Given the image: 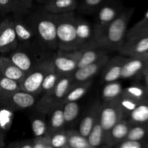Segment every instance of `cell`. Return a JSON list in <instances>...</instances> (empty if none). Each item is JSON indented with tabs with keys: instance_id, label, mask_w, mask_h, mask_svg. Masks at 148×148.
I'll return each mask as SVG.
<instances>
[{
	"instance_id": "6da1fadb",
	"label": "cell",
	"mask_w": 148,
	"mask_h": 148,
	"mask_svg": "<svg viewBox=\"0 0 148 148\" xmlns=\"http://www.w3.org/2000/svg\"><path fill=\"white\" fill-rule=\"evenodd\" d=\"M134 12V8L123 10L97 39L94 46L106 51H119L125 39L128 24Z\"/></svg>"
},
{
	"instance_id": "7a4b0ae2",
	"label": "cell",
	"mask_w": 148,
	"mask_h": 148,
	"mask_svg": "<svg viewBox=\"0 0 148 148\" xmlns=\"http://www.w3.org/2000/svg\"><path fill=\"white\" fill-rule=\"evenodd\" d=\"M56 35L59 50H77L76 17L73 12L55 14Z\"/></svg>"
},
{
	"instance_id": "3957f363",
	"label": "cell",
	"mask_w": 148,
	"mask_h": 148,
	"mask_svg": "<svg viewBox=\"0 0 148 148\" xmlns=\"http://www.w3.org/2000/svg\"><path fill=\"white\" fill-rule=\"evenodd\" d=\"M72 85V75H62L54 88L50 92L43 94L36 104V110L39 113L47 114L53 106L62 103Z\"/></svg>"
},
{
	"instance_id": "277c9868",
	"label": "cell",
	"mask_w": 148,
	"mask_h": 148,
	"mask_svg": "<svg viewBox=\"0 0 148 148\" xmlns=\"http://www.w3.org/2000/svg\"><path fill=\"white\" fill-rule=\"evenodd\" d=\"M53 66L52 59H45L38 63L19 82L21 90L34 95L40 93L42 82L49 71Z\"/></svg>"
},
{
	"instance_id": "5b68a950",
	"label": "cell",
	"mask_w": 148,
	"mask_h": 148,
	"mask_svg": "<svg viewBox=\"0 0 148 148\" xmlns=\"http://www.w3.org/2000/svg\"><path fill=\"white\" fill-rule=\"evenodd\" d=\"M35 30L40 40L51 49L58 48L56 20L55 14L48 13L37 17Z\"/></svg>"
},
{
	"instance_id": "8992f818",
	"label": "cell",
	"mask_w": 148,
	"mask_h": 148,
	"mask_svg": "<svg viewBox=\"0 0 148 148\" xmlns=\"http://www.w3.org/2000/svg\"><path fill=\"white\" fill-rule=\"evenodd\" d=\"M122 10V8L118 3L108 0L99 7L97 10L98 14L96 21L93 25L94 44L97 39L103 33L110 23L121 12Z\"/></svg>"
},
{
	"instance_id": "52a82bcc",
	"label": "cell",
	"mask_w": 148,
	"mask_h": 148,
	"mask_svg": "<svg viewBox=\"0 0 148 148\" xmlns=\"http://www.w3.org/2000/svg\"><path fill=\"white\" fill-rule=\"evenodd\" d=\"M125 118L118 103L114 101H104L101 104L99 119L106 134L119 121Z\"/></svg>"
},
{
	"instance_id": "ba28073f",
	"label": "cell",
	"mask_w": 148,
	"mask_h": 148,
	"mask_svg": "<svg viewBox=\"0 0 148 148\" xmlns=\"http://www.w3.org/2000/svg\"><path fill=\"white\" fill-rule=\"evenodd\" d=\"M81 53L80 50H59L52 59L55 69L62 75H72L77 67Z\"/></svg>"
},
{
	"instance_id": "9c48e42d",
	"label": "cell",
	"mask_w": 148,
	"mask_h": 148,
	"mask_svg": "<svg viewBox=\"0 0 148 148\" xmlns=\"http://www.w3.org/2000/svg\"><path fill=\"white\" fill-rule=\"evenodd\" d=\"M36 103V95L23 90L0 95V104L11 110L29 108Z\"/></svg>"
},
{
	"instance_id": "30bf717a",
	"label": "cell",
	"mask_w": 148,
	"mask_h": 148,
	"mask_svg": "<svg viewBox=\"0 0 148 148\" xmlns=\"http://www.w3.org/2000/svg\"><path fill=\"white\" fill-rule=\"evenodd\" d=\"M148 69V53L126 57L122 66L121 79H130L141 77Z\"/></svg>"
},
{
	"instance_id": "8fae6325",
	"label": "cell",
	"mask_w": 148,
	"mask_h": 148,
	"mask_svg": "<svg viewBox=\"0 0 148 148\" xmlns=\"http://www.w3.org/2000/svg\"><path fill=\"white\" fill-rule=\"evenodd\" d=\"M118 51L124 56L147 54L148 53V34L125 38Z\"/></svg>"
},
{
	"instance_id": "7c38bea8",
	"label": "cell",
	"mask_w": 148,
	"mask_h": 148,
	"mask_svg": "<svg viewBox=\"0 0 148 148\" xmlns=\"http://www.w3.org/2000/svg\"><path fill=\"white\" fill-rule=\"evenodd\" d=\"M17 38L12 19L7 18L0 23V52L13 51L17 46Z\"/></svg>"
},
{
	"instance_id": "4fadbf2b",
	"label": "cell",
	"mask_w": 148,
	"mask_h": 148,
	"mask_svg": "<svg viewBox=\"0 0 148 148\" xmlns=\"http://www.w3.org/2000/svg\"><path fill=\"white\" fill-rule=\"evenodd\" d=\"M109 60V56L106 54L95 62L81 68H77L72 75V83L77 84L90 80L98 73Z\"/></svg>"
},
{
	"instance_id": "5bb4252c",
	"label": "cell",
	"mask_w": 148,
	"mask_h": 148,
	"mask_svg": "<svg viewBox=\"0 0 148 148\" xmlns=\"http://www.w3.org/2000/svg\"><path fill=\"white\" fill-rule=\"evenodd\" d=\"M77 50L94 47L93 25L81 18H76Z\"/></svg>"
},
{
	"instance_id": "9a60e30c",
	"label": "cell",
	"mask_w": 148,
	"mask_h": 148,
	"mask_svg": "<svg viewBox=\"0 0 148 148\" xmlns=\"http://www.w3.org/2000/svg\"><path fill=\"white\" fill-rule=\"evenodd\" d=\"M132 124L125 118L119 121L106 133L104 145L114 147L126 138Z\"/></svg>"
},
{
	"instance_id": "2e32d148",
	"label": "cell",
	"mask_w": 148,
	"mask_h": 148,
	"mask_svg": "<svg viewBox=\"0 0 148 148\" xmlns=\"http://www.w3.org/2000/svg\"><path fill=\"white\" fill-rule=\"evenodd\" d=\"M125 59L126 56L121 54L111 59H109L103 68L101 77L104 82L116 81L119 79H121V69Z\"/></svg>"
},
{
	"instance_id": "e0dca14e",
	"label": "cell",
	"mask_w": 148,
	"mask_h": 148,
	"mask_svg": "<svg viewBox=\"0 0 148 148\" xmlns=\"http://www.w3.org/2000/svg\"><path fill=\"white\" fill-rule=\"evenodd\" d=\"M33 7V0H0V10L15 17L27 14Z\"/></svg>"
},
{
	"instance_id": "ac0fdd59",
	"label": "cell",
	"mask_w": 148,
	"mask_h": 148,
	"mask_svg": "<svg viewBox=\"0 0 148 148\" xmlns=\"http://www.w3.org/2000/svg\"><path fill=\"white\" fill-rule=\"evenodd\" d=\"M0 72L2 76L13 80L20 82L25 76L26 73L17 67L10 57L0 56Z\"/></svg>"
},
{
	"instance_id": "d6986e66",
	"label": "cell",
	"mask_w": 148,
	"mask_h": 148,
	"mask_svg": "<svg viewBox=\"0 0 148 148\" xmlns=\"http://www.w3.org/2000/svg\"><path fill=\"white\" fill-rule=\"evenodd\" d=\"M77 6V0H49L44 4V9L52 14H62L74 12Z\"/></svg>"
},
{
	"instance_id": "ffe728a7",
	"label": "cell",
	"mask_w": 148,
	"mask_h": 148,
	"mask_svg": "<svg viewBox=\"0 0 148 148\" xmlns=\"http://www.w3.org/2000/svg\"><path fill=\"white\" fill-rule=\"evenodd\" d=\"M101 103H95L90 107L85 116L82 118L79 124V132L84 137H88V134L90 132L95 121L98 116L101 108Z\"/></svg>"
},
{
	"instance_id": "44dd1931",
	"label": "cell",
	"mask_w": 148,
	"mask_h": 148,
	"mask_svg": "<svg viewBox=\"0 0 148 148\" xmlns=\"http://www.w3.org/2000/svg\"><path fill=\"white\" fill-rule=\"evenodd\" d=\"M47 114H49V122L48 124L49 132L64 129L66 123L64 116L63 103H60L53 106Z\"/></svg>"
},
{
	"instance_id": "7402d4cb",
	"label": "cell",
	"mask_w": 148,
	"mask_h": 148,
	"mask_svg": "<svg viewBox=\"0 0 148 148\" xmlns=\"http://www.w3.org/2000/svg\"><path fill=\"white\" fill-rule=\"evenodd\" d=\"M10 59L17 67L25 73L30 72L37 64H35L34 62L28 53L21 50L13 51L12 53L10 54Z\"/></svg>"
},
{
	"instance_id": "603a6c76",
	"label": "cell",
	"mask_w": 148,
	"mask_h": 148,
	"mask_svg": "<svg viewBox=\"0 0 148 148\" xmlns=\"http://www.w3.org/2000/svg\"><path fill=\"white\" fill-rule=\"evenodd\" d=\"M107 54L106 50L98 47H90L82 50V53L77 63V68L83 67L95 62L104 55Z\"/></svg>"
},
{
	"instance_id": "cb8c5ba5",
	"label": "cell",
	"mask_w": 148,
	"mask_h": 148,
	"mask_svg": "<svg viewBox=\"0 0 148 148\" xmlns=\"http://www.w3.org/2000/svg\"><path fill=\"white\" fill-rule=\"evenodd\" d=\"M91 84H92V79L72 85L64 98L62 103H65L70 101H77L88 92V90L90 88Z\"/></svg>"
},
{
	"instance_id": "d4e9b609",
	"label": "cell",
	"mask_w": 148,
	"mask_h": 148,
	"mask_svg": "<svg viewBox=\"0 0 148 148\" xmlns=\"http://www.w3.org/2000/svg\"><path fill=\"white\" fill-rule=\"evenodd\" d=\"M88 140L92 148L98 147L104 145L106 138V133L101 126L99 119V114L88 136Z\"/></svg>"
},
{
	"instance_id": "484cf974",
	"label": "cell",
	"mask_w": 148,
	"mask_h": 148,
	"mask_svg": "<svg viewBox=\"0 0 148 148\" xmlns=\"http://www.w3.org/2000/svg\"><path fill=\"white\" fill-rule=\"evenodd\" d=\"M129 118L130 124H147L148 122V100L140 103L130 114Z\"/></svg>"
},
{
	"instance_id": "4316f807",
	"label": "cell",
	"mask_w": 148,
	"mask_h": 148,
	"mask_svg": "<svg viewBox=\"0 0 148 148\" xmlns=\"http://www.w3.org/2000/svg\"><path fill=\"white\" fill-rule=\"evenodd\" d=\"M122 91V85L118 80L106 82L101 92L102 98L104 101H117L121 96Z\"/></svg>"
},
{
	"instance_id": "83f0119b",
	"label": "cell",
	"mask_w": 148,
	"mask_h": 148,
	"mask_svg": "<svg viewBox=\"0 0 148 148\" xmlns=\"http://www.w3.org/2000/svg\"><path fill=\"white\" fill-rule=\"evenodd\" d=\"M13 21L17 40L21 42H28L33 39L34 32L26 23L20 20L19 17H15Z\"/></svg>"
},
{
	"instance_id": "f1b7e54d",
	"label": "cell",
	"mask_w": 148,
	"mask_h": 148,
	"mask_svg": "<svg viewBox=\"0 0 148 148\" xmlns=\"http://www.w3.org/2000/svg\"><path fill=\"white\" fill-rule=\"evenodd\" d=\"M121 95H125L141 103L148 100V90L146 86L133 85L126 88H123Z\"/></svg>"
},
{
	"instance_id": "f546056e",
	"label": "cell",
	"mask_w": 148,
	"mask_h": 148,
	"mask_svg": "<svg viewBox=\"0 0 148 148\" xmlns=\"http://www.w3.org/2000/svg\"><path fill=\"white\" fill-rule=\"evenodd\" d=\"M68 148H92L88 138L76 130H66Z\"/></svg>"
},
{
	"instance_id": "4dcf8cb0",
	"label": "cell",
	"mask_w": 148,
	"mask_h": 148,
	"mask_svg": "<svg viewBox=\"0 0 148 148\" xmlns=\"http://www.w3.org/2000/svg\"><path fill=\"white\" fill-rule=\"evenodd\" d=\"M62 76V75H61V74L55 69L54 66H53V67L49 71L47 75L45 77L43 82H42L40 93L42 92V93L45 94L50 92V91L54 88V86L56 85V83H57L58 81H59V79H60V77Z\"/></svg>"
},
{
	"instance_id": "1f68e13d",
	"label": "cell",
	"mask_w": 148,
	"mask_h": 148,
	"mask_svg": "<svg viewBox=\"0 0 148 148\" xmlns=\"http://www.w3.org/2000/svg\"><path fill=\"white\" fill-rule=\"evenodd\" d=\"M50 140L52 148H68L67 134L64 129L50 132Z\"/></svg>"
},
{
	"instance_id": "d6a6232c",
	"label": "cell",
	"mask_w": 148,
	"mask_h": 148,
	"mask_svg": "<svg viewBox=\"0 0 148 148\" xmlns=\"http://www.w3.org/2000/svg\"><path fill=\"white\" fill-rule=\"evenodd\" d=\"M79 113V106L77 101H70L64 103V116L66 124L75 121Z\"/></svg>"
},
{
	"instance_id": "836d02e7",
	"label": "cell",
	"mask_w": 148,
	"mask_h": 148,
	"mask_svg": "<svg viewBox=\"0 0 148 148\" xmlns=\"http://www.w3.org/2000/svg\"><path fill=\"white\" fill-rule=\"evenodd\" d=\"M148 134V127L146 124H133L130 127L125 139L131 140H143Z\"/></svg>"
},
{
	"instance_id": "e575fe53",
	"label": "cell",
	"mask_w": 148,
	"mask_h": 148,
	"mask_svg": "<svg viewBox=\"0 0 148 148\" xmlns=\"http://www.w3.org/2000/svg\"><path fill=\"white\" fill-rule=\"evenodd\" d=\"M21 90L17 81L2 76L0 78V95L11 93Z\"/></svg>"
},
{
	"instance_id": "d590c367",
	"label": "cell",
	"mask_w": 148,
	"mask_h": 148,
	"mask_svg": "<svg viewBox=\"0 0 148 148\" xmlns=\"http://www.w3.org/2000/svg\"><path fill=\"white\" fill-rule=\"evenodd\" d=\"M118 103L124 113V116H128L129 114L140 103L139 101L123 95H121L120 98L118 99Z\"/></svg>"
},
{
	"instance_id": "8d00e7d4",
	"label": "cell",
	"mask_w": 148,
	"mask_h": 148,
	"mask_svg": "<svg viewBox=\"0 0 148 148\" xmlns=\"http://www.w3.org/2000/svg\"><path fill=\"white\" fill-rule=\"evenodd\" d=\"M31 127L33 135L36 137L43 136L49 132L48 124L43 119L35 118L31 121Z\"/></svg>"
},
{
	"instance_id": "74e56055",
	"label": "cell",
	"mask_w": 148,
	"mask_h": 148,
	"mask_svg": "<svg viewBox=\"0 0 148 148\" xmlns=\"http://www.w3.org/2000/svg\"><path fill=\"white\" fill-rule=\"evenodd\" d=\"M107 0H82L80 9L83 12L92 13L97 11Z\"/></svg>"
},
{
	"instance_id": "f35d334b",
	"label": "cell",
	"mask_w": 148,
	"mask_h": 148,
	"mask_svg": "<svg viewBox=\"0 0 148 148\" xmlns=\"http://www.w3.org/2000/svg\"><path fill=\"white\" fill-rule=\"evenodd\" d=\"M33 148H52L50 140V132L40 137H36L32 139Z\"/></svg>"
},
{
	"instance_id": "ab89813d",
	"label": "cell",
	"mask_w": 148,
	"mask_h": 148,
	"mask_svg": "<svg viewBox=\"0 0 148 148\" xmlns=\"http://www.w3.org/2000/svg\"><path fill=\"white\" fill-rule=\"evenodd\" d=\"M114 147L117 148H143L148 147V143H144L143 140H131L128 139H124L120 142Z\"/></svg>"
},
{
	"instance_id": "60d3db41",
	"label": "cell",
	"mask_w": 148,
	"mask_h": 148,
	"mask_svg": "<svg viewBox=\"0 0 148 148\" xmlns=\"http://www.w3.org/2000/svg\"><path fill=\"white\" fill-rule=\"evenodd\" d=\"M145 34H148V23H146L145 25L142 26L140 28L135 29V30H130V29L129 30H127L125 38H129L133 37V36Z\"/></svg>"
},
{
	"instance_id": "b9f144b4",
	"label": "cell",
	"mask_w": 148,
	"mask_h": 148,
	"mask_svg": "<svg viewBox=\"0 0 148 148\" xmlns=\"http://www.w3.org/2000/svg\"><path fill=\"white\" fill-rule=\"evenodd\" d=\"M10 148H33L32 140H21V141L14 142L10 143L8 145Z\"/></svg>"
},
{
	"instance_id": "7bdbcfd3",
	"label": "cell",
	"mask_w": 148,
	"mask_h": 148,
	"mask_svg": "<svg viewBox=\"0 0 148 148\" xmlns=\"http://www.w3.org/2000/svg\"><path fill=\"white\" fill-rule=\"evenodd\" d=\"M147 23H148V10L147 11V12L145 14L144 17H143V18H142L141 20L138 22V23H136V24L134 25L132 27H131V28H130V30H135V29L140 28V27H141L142 26L145 25Z\"/></svg>"
},
{
	"instance_id": "ee69618b",
	"label": "cell",
	"mask_w": 148,
	"mask_h": 148,
	"mask_svg": "<svg viewBox=\"0 0 148 148\" xmlns=\"http://www.w3.org/2000/svg\"><path fill=\"white\" fill-rule=\"evenodd\" d=\"M4 134H3L2 130L0 128V147H2L4 146Z\"/></svg>"
},
{
	"instance_id": "f6af8a7d",
	"label": "cell",
	"mask_w": 148,
	"mask_h": 148,
	"mask_svg": "<svg viewBox=\"0 0 148 148\" xmlns=\"http://www.w3.org/2000/svg\"><path fill=\"white\" fill-rule=\"evenodd\" d=\"M143 77H144L145 81L146 87L148 88V72H145L144 75H143Z\"/></svg>"
},
{
	"instance_id": "bcb514c9",
	"label": "cell",
	"mask_w": 148,
	"mask_h": 148,
	"mask_svg": "<svg viewBox=\"0 0 148 148\" xmlns=\"http://www.w3.org/2000/svg\"><path fill=\"white\" fill-rule=\"evenodd\" d=\"M36 1H37V2L40 3V4H45L47 1H49V0H36Z\"/></svg>"
},
{
	"instance_id": "7dc6e473",
	"label": "cell",
	"mask_w": 148,
	"mask_h": 148,
	"mask_svg": "<svg viewBox=\"0 0 148 148\" xmlns=\"http://www.w3.org/2000/svg\"><path fill=\"white\" fill-rule=\"evenodd\" d=\"M1 77H2V75H1V72H0V78H1Z\"/></svg>"
},
{
	"instance_id": "c3c4849f",
	"label": "cell",
	"mask_w": 148,
	"mask_h": 148,
	"mask_svg": "<svg viewBox=\"0 0 148 148\" xmlns=\"http://www.w3.org/2000/svg\"><path fill=\"white\" fill-rule=\"evenodd\" d=\"M148 72V69H147V71H146V72Z\"/></svg>"
},
{
	"instance_id": "681fc988",
	"label": "cell",
	"mask_w": 148,
	"mask_h": 148,
	"mask_svg": "<svg viewBox=\"0 0 148 148\" xmlns=\"http://www.w3.org/2000/svg\"><path fill=\"white\" fill-rule=\"evenodd\" d=\"M146 125H147V127H148V122L147 123V124H146Z\"/></svg>"
},
{
	"instance_id": "f907efd6",
	"label": "cell",
	"mask_w": 148,
	"mask_h": 148,
	"mask_svg": "<svg viewBox=\"0 0 148 148\" xmlns=\"http://www.w3.org/2000/svg\"><path fill=\"white\" fill-rule=\"evenodd\" d=\"M147 90H148V88H147Z\"/></svg>"
}]
</instances>
